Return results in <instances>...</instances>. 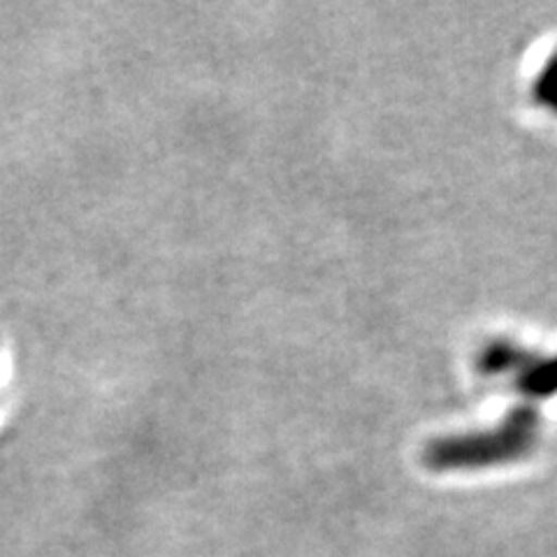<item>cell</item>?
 <instances>
[{
	"label": "cell",
	"mask_w": 557,
	"mask_h": 557,
	"mask_svg": "<svg viewBox=\"0 0 557 557\" xmlns=\"http://www.w3.org/2000/svg\"><path fill=\"white\" fill-rule=\"evenodd\" d=\"M522 386H525L528 393H534V395L555 393L557 391V358L546 362L544 368L530 370L525 374V379H522Z\"/></svg>",
	"instance_id": "obj_3"
},
{
	"label": "cell",
	"mask_w": 557,
	"mask_h": 557,
	"mask_svg": "<svg viewBox=\"0 0 557 557\" xmlns=\"http://www.w3.org/2000/svg\"><path fill=\"white\" fill-rule=\"evenodd\" d=\"M536 442L534 418L518 413L495 432L448 437L430 444L425 465L432 472H479L525 458Z\"/></svg>",
	"instance_id": "obj_1"
},
{
	"label": "cell",
	"mask_w": 557,
	"mask_h": 557,
	"mask_svg": "<svg viewBox=\"0 0 557 557\" xmlns=\"http://www.w3.org/2000/svg\"><path fill=\"white\" fill-rule=\"evenodd\" d=\"M532 94L539 104H544V108L557 114V54H553V59L544 65L542 73H539L532 86Z\"/></svg>",
	"instance_id": "obj_2"
}]
</instances>
